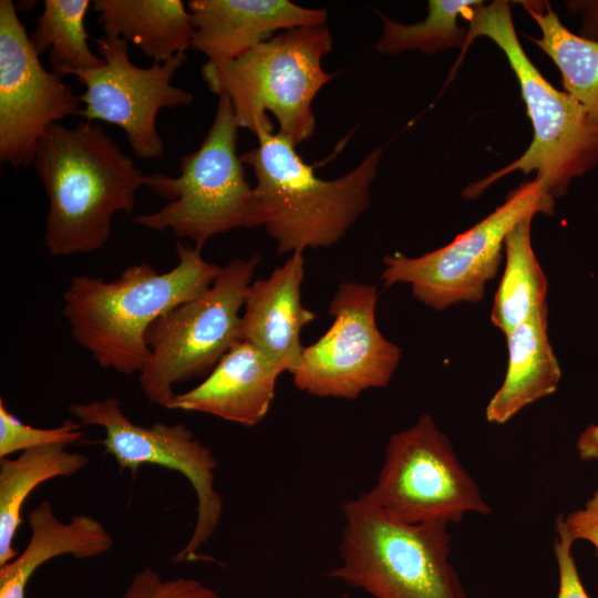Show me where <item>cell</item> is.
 <instances>
[{
  "mask_svg": "<svg viewBox=\"0 0 598 598\" xmlns=\"http://www.w3.org/2000/svg\"><path fill=\"white\" fill-rule=\"evenodd\" d=\"M281 372L251 343H236L196 386L176 393L169 410L198 412L246 427L264 421Z\"/></svg>",
  "mask_w": 598,
  "mask_h": 598,
  "instance_id": "obj_17",
  "label": "cell"
},
{
  "mask_svg": "<svg viewBox=\"0 0 598 598\" xmlns=\"http://www.w3.org/2000/svg\"><path fill=\"white\" fill-rule=\"evenodd\" d=\"M28 525L30 538L24 549L0 566V598H25L33 574L53 558L71 555L91 559L110 551L114 544L99 519L78 514L62 522L47 499L28 513Z\"/></svg>",
  "mask_w": 598,
  "mask_h": 598,
  "instance_id": "obj_18",
  "label": "cell"
},
{
  "mask_svg": "<svg viewBox=\"0 0 598 598\" xmlns=\"http://www.w3.org/2000/svg\"><path fill=\"white\" fill-rule=\"evenodd\" d=\"M85 454L65 445H49L21 452L16 458H0V566L18 556L13 542L22 522L29 495L42 483L83 471Z\"/></svg>",
  "mask_w": 598,
  "mask_h": 598,
  "instance_id": "obj_21",
  "label": "cell"
},
{
  "mask_svg": "<svg viewBox=\"0 0 598 598\" xmlns=\"http://www.w3.org/2000/svg\"><path fill=\"white\" fill-rule=\"evenodd\" d=\"M547 316L538 313L505 334L508 364L501 388L486 406L488 422L504 424L557 390L561 371L547 336Z\"/></svg>",
  "mask_w": 598,
  "mask_h": 598,
  "instance_id": "obj_19",
  "label": "cell"
},
{
  "mask_svg": "<svg viewBox=\"0 0 598 598\" xmlns=\"http://www.w3.org/2000/svg\"><path fill=\"white\" fill-rule=\"evenodd\" d=\"M260 260L254 254L229 261L205 291L151 324V357L138 379L146 400L169 410L176 384L207 377L243 341L241 309Z\"/></svg>",
  "mask_w": 598,
  "mask_h": 598,
  "instance_id": "obj_8",
  "label": "cell"
},
{
  "mask_svg": "<svg viewBox=\"0 0 598 598\" xmlns=\"http://www.w3.org/2000/svg\"><path fill=\"white\" fill-rule=\"evenodd\" d=\"M312 598H318V597H312ZM340 598H351V596L348 592H344L340 596Z\"/></svg>",
  "mask_w": 598,
  "mask_h": 598,
  "instance_id": "obj_32",
  "label": "cell"
},
{
  "mask_svg": "<svg viewBox=\"0 0 598 598\" xmlns=\"http://www.w3.org/2000/svg\"><path fill=\"white\" fill-rule=\"evenodd\" d=\"M482 0H430L422 21L404 24L378 12L382 33L374 44L380 54L396 55L406 51L435 54L450 49L465 50L467 28L458 19Z\"/></svg>",
  "mask_w": 598,
  "mask_h": 598,
  "instance_id": "obj_25",
  "label": "cell"
},
{
  "mask_svg": "<svg viewBox=\"0 0 598 598\" xmlns=\"http://www.w3.org/2000/svg\"><path fill=\"white\" fill-rule=\"evenodd\" d=\"M565 7L568 12L581 17L577 34L590 41H598V0H568Z\"/></svg>",
  "mask_w": 598,
  "mask_h": 598,
  "instance_id": "obj_30",
  "label": "cell"
},
{
  "mask_svg": "<svg viewBox=\"0 0 598 598\" xmlns=\"http://www.w3.org/2000/svg\"><path fill=\"white\" fill-rule=\"evenodd\" d=\"M80 96L40 62L11 0L0 1V161L16 168L34 162L47 130L80 115Z\"/></svg>",
  "mask_w": 598,
  "mask_h": 598,
  "instance_id": "obj_14",
  "label": "cell"
},
{
  "mask_svg": "<svg viewBox=\"0 0 598 598\" xmlns=\"http://www.w3.org/2000/svg\"><path fill=\"white\" fill-rule=\"evenodd\" d=\"M373 285L342 281L329 305L330 328L303 347L292 373L295 386L313 396L353 400L363 391L389 384L401 350L380 332Z\"/></svg>",
  "mask_w": 598,
  "mask_h": 598,
  "instance_id": "obj_12",
  "label": "cell"
},
{
  "mask_svg": "<svg viewBox=\"0 0 598 598\" xmlns=\"http://www.w3.org/2000/svg\"><path fill=\"white\" fill-rule=\"evenodd\" d=\"M104 64L70 71L84 85L80 115L86 121H103L120 126L134 154L143 159L161 157L165 145L157 132L158 112L164 107L190 105L193 93L172 83L185 63L178 53L163 63L142 68L132 62L128 42L103 35L95 40Z\"/></svg>",
  "mask_w": 598,
  "mask_h": 598,
  "instance_id": "obj_13",
  "label": "cell"
},
{
  "mask_svg": "<svg viewBox=\"0 0 598 598\" xmlns=\"http://www.w3.org/2000/svg\"><path fill=\"white\" fill-rule=\"evenodd\" d=\"M175 251L178 261L165 272L140 262L109 281L86 275L70 280L62 315L73 339L101 368L140 374L151 357L146 341L151 324L205 291L221 271L195 246L176 243Z\"/></svg>",
  "mask_w": 598,
  "mask_h": 598,
  "instance_id": "obj_2",
  "label": "cell"
},
{
  "mask_svg": "<svg viewBox=\"0 0 598 598\" xmlns=\"http://www.w3.org/2000/svg\"><path fill=\"white\" fill-rule=\"evenodd\" d=\"M533 217L520 219L504 243L505 269L494 296L491 319L505 334L534 316L548 312V281L532 246Z\"/></svg>",
  "mask_w": 598,
  "mask_h": 598,
  "instance_id": "obj_22",
  "label": "cell"
},
{
  "mask_svg": "<svg viewBox=\"0 0 598 598\" xmlns=\"http://www.w3.org/2000/svg\"><path fill=\"white\" fill-rule=\"evenodd\" d=\"M106 37L137 45L154 63L186 53L193 39L187 6L181 0H94Z\"/></svg>",
  "mask_w": 598,
  "mask_h": 598,
  "instance_id": "obj_20",
  "label": "cell"
},
{
  "mask_svg": "<svg viewBox=\"0 0 598 598\" xmlns=\"http://www.w3.org/2000/svg\"><path fill=\"white\" fill-rule=\"evenodd\" d=\"M555 530L554 553L559 574L557 598H589L580 580L573 555L571 549L575 542L569 537L557 517Z\"/></svg>",
  "mask_w": 598,
  "mask_h": 598,
  "instance_id": "obj_28",
  "label": "cell"
},
{
  "mask_svg": "<svg viewBox=\"0 0 598 598\" xmlns=\"http://www.w3.org/2000/svg\"><path fill=\"white\" fill-rule=\"evenodd\" d=\"M540 30L529 38L558 68L565 92L576 99L598 126V41L567 29L549 2L520 1Z\"/></svg>",
  "mask_w": 598,
  "mask_h": 598,
  "instance_id": "obj_23",
  "label": "cell"
},
{
  "mask_svg": "<svg viewBox=\"0 0 598 598\" xmlns=\"http://www.w3.org/2000/svg\"><path fill=\"white\" fill-rule=\"evenodd\" d=\"M462 19L468 22L464 52L475 38L486 37L506 56L534 132L529 146L518 158L471 184L463 195L474 199L499 178L520 171L535 172L534 181L553 198L564 196L573 178L598 165L597 124L576 99L555 89L528 58L517 37L508 1H481Z\"/></svg>",
  "mask_w": 598,
  "mask_h": 598,
  "instance_id": "obj_4",
  "label": "cell"
},
{
  "mask_svg": "<svg viewBox=\"0 0 598 598\" xmlns=\"http://www.w3.org/2000/svg\"><path fill=\"white\" fill-rule=\"evenodd\" d=\"M576 448L581 461H598V424H590L580 433Z\"/></svg>",
  "mask_w": 598,
  "mask_h": 598,
  "instance_id": "obj_31",
  "label": "cell"
},
{
  "mask_svg": "<svg viewBox=\"0 0 598 598\" xmlns=\"http://www.w3.org/2000/svg\"><path fill=\"white\" fill-rule=\"evenodd\" d=\"M190 48L213 65L241 56L278 32L326 25V9L307 8L288 0H190Z\"/></svg>",
  "mask_w": 598,
  "mask_h": 598,
  "instance_id": "obj_15",
  "label": "cell"
},
{
  "mask_svg": "<svg viewBox=\"0 0 598 598\" xmlns=\"http://www.w3.org/2000/svg\"><path fill=\"white\" fill-rule=\"evenodd\" d=\"M363 494L408 524H456L467 513L491 514L477 483L430 414L390 436L377 482Z\"/></svg>",
  "mask_w": 598,
  "mask_h": 598,
  "instance_id": "obj_9",
  "label": "cell"
},
{
  "mask_svg": "<svg viewBox=\"0 0 598 598\" xmlns=\"http://www.w3.org/2000/svg\"><path fill=\"white\" fill-rule=\"evenodd\" d=\"M339 564L329 577L373 598H466L450 561L448 523L395 520L364 494L342 505Z\"/></svg>",
  "mask_w": 598,
  "mask_h": 598,
  "instance_id": "obj_6",
  "label": "cell"
},
{
  "mask_svg": "<svg viewBox=\"0 0 598 598\" xmlns=\"http://www.w3.org/2000/svg\"><path fill=\"white\" fill-rule=\"evenodd\" d=\"M69 412L82 425L104 430L100 441L118 467L136 473L142 465H157L182 474L197 499L193 533L174 561L193 560L215 534L223 514V499L215 488L218 461L184 424L133 422L115 396L70 404Z\"/></svg>",
  "mask_w": 598,
  "mask_h": 598,
  "instance_id": "obj_11",
  "label": "cell"
},
{
  "mask_svg": "<svg viewBox=\"0 0 598 598\" xmlns=\"http://www.w3.org/2000/svg\"><path fill=\"white\" fill-rule=\"evenodd\" d=\"M33 165L48 196L44 245L53 257L87 254L107 243L115 214L130 215L146 175L91 121L51 125Z\"/></svg>",
  "mask_w": 598,
  "mask_h": 598,
  "instance_id": "obj_1",
  "label": "cell"
},
{
  "mask_svg": "<svg viewBox=\"0 0 598 598\" xmlns=\"http://www.w3.org/2000/svg\"><path fill=\"white\" fill-rule=\"evenodd\" d=\"M333 38L327 25L302 27L276 33L224 65L206 62L202 76L214 93L226 95L240 128L252 134L272 132L271 113L279 133L296 147L312 137V102L333 78L322 68Z\"/></svg>",
  "mask_w": 598,
  "mask_h": 598,
  "instance_id": "obj_5",
  "label": "cell"
},
{
  "mask_svg": "<svg viewBox=\"0 0 598 598\" xmlns=\"http://www.w3.org/2000/svg\"><path fill=\"white\" fill-rule=\"evenodd\" d=\"M303 252H293L269 277L250 283L241 315L243 340L257 348L281 373L298 368L301 330L316 313L301 302Z\"/></svg>",
  "mask_w": 598,
  "mask_h": 598,
  "instance_id": "obj_16",
  "label": "cell"
},
{
  "mask_svg": "<svg viewBox=\"0 0 598 598\" xmlns=\"http://www.w3.org/2000/svg\"><path fill=\"white\" fill-rule=\"evenodd\" d=\"M121 598H221L200 580L187 577L164 579L152 567L137 571Z\"/></svg>",
  "mask_w": 598,
  "mask_h": 598,
  "instance_id": "obj_27",
  "label": "cell"
},
{
  "mask_svg": "<svg viewBox=\"0 0 598 598\" xmlns=\"http://www.w3.org/2000/svg\"><path fill=\"white\" fill-rule=\"evenodd\" d=\"M213 123L200 146L179 157V175H146L145 186L166 200L158 210L134 218L137 225L169 230L202 249L216 236L261 227L254 186L237 152L239 124L230 100L218 96Z\"/></svg>",
  "mask_w": 598,
  "mask_h": 598,
  "instance_id": "obj_7",
  "label": "cell"
},
{
  "mask_svg": "<svg viewBox=\"0 0 598 598\" xmlns=\"http://www.w3.org/2000/svg\"><path fill=\"white\" fill-rule=\"evenodd\" d=\"M256 137L257 146L240 158L252 169L261 227L278 254L338 243L370 205L383 148H373L343 176L323 179L279 132L261 130Z\"/></svg>",
  "mask_w": 598,
  "mask_h": 598,
  "instance_id": "obj_3",
  "label": "cell"
},
{
  "mask_svg": "<svg viewBox=\"0 0 598 598\" xmlns=\"http://www.w3.org/2000/svg\"><path fill=\"white\" fill-rule=\"evenodd\" d=\"M43 12L30 37L37 53H49L53 71L64 76L70 71L99 68L104 60L89 45L85 17L89 0H44Z\"/></svg>",
  "mask_w": 598,
  "mask_h": 598,
  "instance_id": "obj_24",
  "label": "cell"
},
{
  "mask_svg": "<svg viewBox=\"0 0 598 598\" xmlns=\"http://www.w3.org/2000/svg\"><path fill=\"white\" fill-rule=\"evenodd\" d=\"M557 518L574 542H589L595 547L598 557V489L582 508L567 515L559 514Z\"/></svg>",
  "mask_w": 598,
  "mask_h": 598,
  "instance_id": "obj_29",
  "label": "cell"
},
{
  "mask_svg": "<svg viewBox=\"0 0 598 598\" xmlns=\"http://www.w3.org/2000/svg\"><path fill=\"white\" fill-rule=\"evenodd\" d=\"M554 205L536 181L525 182L450 244L415 258L385 256L381 279L385 287L410 283L412 295L437 311L458 302H480L486 283L497 275L509 230L526 216L553 215Z\"/></svg>",
  "mask_w": 598,
  "mask_h": 598,
  "instance_id": "obj_10",
  "label": "cell"
},
{
  "mask_svg": "<svg viewBox=\"0 0 598 598\" xmlns=\"http://www.w3.org/2000/svg\"><path fill=\"white\" fill-rule=\"evenodd\" d=\"M83 436L82 424L72 419L64 420L55 427L25 424L9 412L3 399H0V458L49 445L69 446L81 441Z\"/></svg>",
  "mask_w": 598,
  "mask_h": 598,
  "instance_id": "obj_26",
  "label": "cell"
}]
</instances>
